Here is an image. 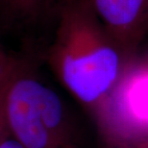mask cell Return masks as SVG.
Masks as SVG:
<instances>
[{"label": "cell", "mask_w": 148, "mask_h": 148, "mask_svg": "<svg viewBox=\"0 0 148 148\" xmlns=\"http://www.w3.org/2000/svg\"><path fill=\"white\" fill-rule=\"evenodd\" d=\"M132 57L85 4L64 1L48 61L64 87L94 116L108 101Z\"/></svg>", "instance_id": "obj_1"}, {"label": "cell", "mask_w": 148, "mask_h": 148, "mask_svg": "<svg viewBox=\"0 0 148 148\" xmlns=\"http://www.w3.org/2000/svg\"><path fill=\"white\" fill-rule=\"evenodd\" d=\"M41 85L27 66L14 60L6 83L4 112L9 133L24 148H56L41 114Z\"/></svg>", "instance_id": "obj_2"}, {"label": "cell", "mask_w": 148, "mask_h": 148, "mask_svg": "<svg viewBox=\"0 0 148 148\" xmlns=\"http://www.w3.org/2000/svg\"><path fill=\"white\" fill-rule=\"evenodd\" d=\"M102 23L108 33L129 56L148 32V0H78Z\"/></svg>", "instance_id": "obj_3"}, {"label": "cell", "mask_w": 148, "mask_h": 148, "mask_svg": "<svg viewBox=\"0 0 148 148\" xmlns=\"http://www.w3.org/2000/svg\"><path fill=\"white\" fill-rule=\"evenodd\" d=\"M7 8L16 16H31L38 12L45 0H5Z\"/></svg>", "instance_id": "obj_4"}, {"label": "cell", "mask_w": 148, "mask_h": 148, "mask_svg": "<svg viewBox=\"0 0 148 148\" xmlns=\"http://www.w3.org/2000/svg\"><path fill=\"white\" fill-rule=\"evenodd\" d=\"M13 63H14V59L8 70L0 77V144L5 140H7V136L10 134L8 130L7 122H6L5 112H4V93H5L6 83H7V79L9 73H10V70L12 69V66H13Z\"/></svg>", "instance_id": "obj_5"}, {"label": "cell", "mask_w": 148, "mask_h": 148, "mask_svg": "<svg viewBox=\"0 0 148 148\" xmlns=\"http://www.w3.org/2000/svg\"><path fill=\"white\" fill-rule=\"evenodd\" d=\"M104 140V148H136L132 143L120 140L106 138Z\"/></svg>", "instance_id": "obj_6"}, {"label": "cell", "mask_w": 148, "mask_h": 148, "mask_svg": "<svg viewBox=\"0 0 148 148\" xmlns=\"http://www.w3.org/2000/svg\"><path fill=\"white\" fill-rule=\"evenodd\" d=\"M12 62H13V59L9 58L5 53L0 55V77L7 71L11 66Z\"/></svg>", "instance_id": "obj_7"}, {"label": "cell", "mask_w": 148, "mask_h": 148, "mask_svg": "<svg viewBox=\"0 0 148 148\" xmlns=\"http://www.w3.org/2000/svg\"><path fill=\"white\" fill-rule=\"evenodd\" d=\"M0 148H24L19 143H17L16 140H5L0 144Z\"/></svg>", "instance_id": "obj_8"}, {"label": "cell", "mask_w": 148, "mask_h": 148, "mask_svg": "<svg viewBox=\"0 0 148 148\" xmlns=\"http://www.w3.org/2000/svg\"><path fill=\"white\" fill-rule=\"evenodd\" d=\"M133 145L136 148H148V137L137 141V143H133Z\"/></svg>", "instance_id": "obj_9"}, {"label": "cell", "mask_w": 148, "mask_h": 148, "mask_svg": "<svg viewBox=\"0 0 148 148\" xmlns=\"http://www.w3.org/2000/svg\"><path fill=\"white\" fill-rule=\"evenodd\" d=\"M4 51H3V50H2V48H1V46H0V55H1V54H4Z\"/></svg>", "instance_id": "obj_10"}]
</instances>
